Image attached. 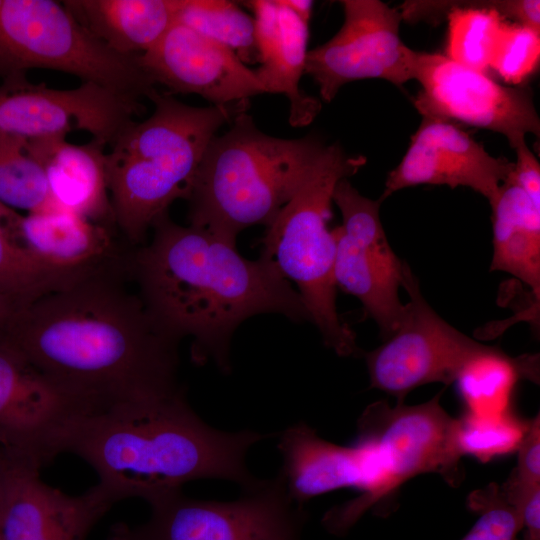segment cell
<instances>
[{"label":"cell","instance_id":"cell-1","mask_svg":"<svg viewBox=\"0 0 540 540\" xmlns=\"http://www.w3.org/2000/svg\"><path fill=\"white\" fill-rule=\"evenodd\" d=\"M117 265L17 309L3 338L90 410L172 395L179 341L117 280Z\"/></svg>","mask_w":540,"mask_h":540},{"label":"cell","instance_id":"cell-2","mask_svg":"<svg viewBox=\"0 0 540 540\" xmlns=\"http://www.w3.org/2000/svg\"><path fill=\"white\" fill-rule=\"evenodd\" d=\"M153 236L128 260L139 296L156 323L179 341L192 338V359L215 361L230 370V341L236 328L261 313L310 320L297 290L263 258L249 260L236 243L168 213Z\"/></svg>","mask_w":540,"mask_h":540},{"label":"cell","instance_id":"cell-3","mask_svg":"<svg viewBox=\"0 0 540 540\" xmlns=\"http://www.w3.org/2000/svg\"><path fill=\"white\" fill-rule=\"evenodd\" d=\"M264 438L252 430L211 427L179 390L79 413L64 428L58 449L87 462L117 502L141 498L148 503L194 480H227L249 488L259 479L246 457Z\"/></svg>","mask_w":540,"mask_h":540},{"label":"cell","instance_id":"cell-4","mask_svg":"<svg viewBox=\"0 0 540 540\" xmlns=\"http://www.w3.org/2000/svg\"><path fill=\"white\" fill-rule=\"evenodd\" d=\"M152 114L132 121L106 153L114 224L131 244H142L177 199H187L211 139L246 111V102L195 107L157 89Z\"/></svg>","mask_w":540,"mask_h":540},{"label":"cell","instance_id":"cell-5","mask_svg":"<svg viewBox=\"0 0 540 540\" xmlns=\"http://www.w3.org/2000/svg\"><path fill=\"white\" fill-rule=\"evenodd\" d=\"M208 144L189 195V225L236 243L253 225H268L325 158L314 136L282 139L260 131L243 111Z\"/></svg>","mask_w":540,"mask_h":540},{"label":"cell","instance_id":"cell-6","mask_svg":"<svg viewBox=\"0 0 540 540\" xmlns=\"http://www.w3.org/2000/svg\"><path fill=\"white\" fill-rule=\"evenodd\" d=\"M362 155H349L329 145L320 166L297 194L266 225L261 258L297 286L325 345L339 356L360 352L354 331L337 312L334 260L336 239L329 229L336 184L365 164Z\"/></svg>","mask_w":540,"mask_h":540},{"label":"cell","instance_id":"cell-7","mask_svg":"<svg viewBox=\"0 0 540 540\" xmlns=\"http://www.w3.org/2000/svg\"><path fill=\"white\" fill-rule=\"evenodd\" d=\"M139 56L114 52L93 37L65 5L53 0H0V76L25 78L49 69L139 100L156 85Z\"/></svg>","mask_w":540,"mask_h":540},{"label":"cell","instance_id":"cell-8","mask_svg":"<svg viewBox=\"0 0 540 540\" xmlns=\"http://www.w3.org/2000/svg\"><path fill=\"white\" fill-rule=\"evenodd\" d=\"M441 393L418 405L387 401L368 405L358 419V439L379 452L383 469L380 486L326 512L332 531L346 534L369 509L376 511L399 487L422 474H437L452 487L464 479L459 445V421L440 403Z\"/></svg>","mask_w":540,"mask_h":540},{"label":"cell","instance_id":"cell-9","mask_svg":"<svg viewBox=\"0 0 540 540\" xmlns=\"http://www.w3.org/2000/svg\"><path fill=\"white\" fill-rule=\"evenodd\" d=\"M242 491L232 501L168 493L148 502L146 522L117 523L108 540H302L308 514L292 500L280 472Z\"/></svg>","mask_w":540,"mask_h":540},{"label":"cell","instance_id":"cell-10","mask_svg":"<svg viewBox=\"0 0 540 540\" xmlns=\"http://www.w3.org/2000/svg\"><path fill=\"white\" fill-rule=\"evenodd\" d=\"M332 201L342 224L333 229L336 239V286L358 298L384 340L405 319L406 304L399 299L405 262L392 250L380 220V199L363 196L347 178L340 180Z\"/></svg>","mask_w":540,"mask_h":540},{"label":"cell","instance_id":"cell-11","mask_svg":"<svg viewBox=\"0 0 540 540\" xmlns=\"http://www.w3.org/2000/svg\"><path fill=\"white\" fill-rule=\"evenodd\" d=\"M402 287L409 296L404 321L382 345L365 354L370 387L395 396L397 403L419 386L455 382L465 363L485 347L431 308L406 262Z\"/></svg>","mask_w":540,"mask_h":540},{"label":"cell","instance_id":"cell-12","mask_svg":"<svg viewBox=\"0 0 540 540\" xmlns=\"http://www.w3.org/2000/svg\"><path fill=\"white\" fill-rule=\"evenodd\" d=\"M414 80L421 85L414 105L423 117L500 133L512 148L527 134L539 137L540 119L528 88L502 85L445 54L418 51Z\"/></svg>","mask_w":540,"mask_h":540},{"label":"cell","instance_id":"cell-13","mask_svg":"<svg viewBox=\"0 0 540 540\" xmlns=\"http://www.w3.org/2000/svg\"><path fill=\"white\" fill-rule=\"evenodd\" d=\"M344 22L327 42L308 51L305 73L330 102L342 86L362 79L395 85L414 80L417 51L400 38L402 15L378 0H343Z\"/></svg>","mask_w":540,"mask_h":540},{"label":"cell","instance_id":"cell-14","mask_svg":"<svg viewBox=\"0 0 540 540\" xmlns=\"http://www.w3.org/2000/svg\"><path fill=\"white\" fill-rule=\"evenodd\" d=\"M139 100L92 82L55 89L26 78L0 86V138L25 142L84 131L110 145L141 111Z\"/></svg>","mask_w":540,"mask_h":540},{"label":"cell","instance_id":"cell-15","mask_svg":"<svg viewBox=\"0 0 540 540\" xmlns=\"http://www.w3.org/2000/svg\"><path fill=\"white\" fill-rule=\"evenodd\" d=\"M89 411L0 335V454L41 469L67 423Z\"/></svg>","mask_w":540,"mask_h":540},{"label":"cell","instance_id":"cell-16","mask_svg":"<svg viewBox=\"0 0 540 540\" xmlns=\"http://www.w3.org/2000/svg\"><path fill=\"white\" fill-rule=\"evenodd\" d=\"M138 60L155 85L171 94L200 95L212 105L246 102L266 93L254 70L231 50L177 21Z\"/></svg>","mask_w":540,"mask_h":540},{"label":"cell","instance_id":"cell-17","mask_svg":"<svg viewBox=\"0 0 540 540\" xmlns=\"http://www.w3.org/2000/svg\"><path fill=\"white\" fill-rule=\"evenodd\" d=\"M514 162L486 151L457 124L423 120L399 164L389 172L381 201L396 191L421 184L468 187L491 201Z\"/></svg>","mask_w":540,"mask_h":540},{"label":"cell","instance_id":"cell-18","mask_svg":"<svg viewBox=\"0 0 540 540\" xmlns=\"http://www.w3.org/2000/svg\"><path fill=\"white\" fill-rule=\"evenodd\" d=\"M40 469L7 460L1 540H86L117 503L100 484L69 495L40 479Z\"/></svg>","mask_w":540,"mask_h":540},{"label":"cell","instance_id":"cell-19","mask_svg":"<svg viewBox=\"0 0 540 540\" xmlns=\"http://www.w3.org/2000/svg\"><path fill=\"white\" fill-rule=\"evenodd\" d=\"M278 449L283 458L279 472L299 505L342 488H357L362 495H370L382 481L379 452L365 440L338 445L318 436L306 423H298L279 435Z\"/></svg>","mask_w":540,"mask_h":540},{"label":"cell","instance_id":"cell-20","mask_svg":"<svg viewBox=\"0 0 540 540\" xmlns=\"http://www.w3.org/2000/svg\"><path fill=\"white\" fill-rule=\"evenodd\" d=\"M254 13L260 66L254 70L266 93H278L290 103L289 122L306 126L318 115L319 99L304 93L309 22L299 17L285 0L247 1Z\"/></svg>","mask_w":540,"mask_h":540},{"label":"cell","instance_id":"cell-21","mask_svg":"<svg viewBox=\"0 0 540 540\" xmlns=\"http://www.w3.org/2000/svg\"><path fill=\"white\" fill-rule=\"evenodd\" d=\"M105 147L94 139L72 144L66 137L26 142L28 152L44 170L56 206L109 227L114 217Z\"/></svg>","mask_w":540,"mask_h":540},{"label":"cell","instance_id":"cell-22","mask_svg":"<svg viewBox=\"0 0 540 540\" xmlns=\"http://www.w3.org/2000/svg\"><path fill=\"white\" fill-rule=\"evenodd\" d=\"M22 245L41 264L65 272H93L116 264L109 227L66 210L18 215Z\"/></svg>","mask_w":540,"mask_h":540},{"label":"cell","instance_id":"cell-23","mask_svg":"<svg viewBox=\"0 0 540 540\" xmlns=\"http://www.w3.org/2000/svg\"><path fill=\"white\" fill-rule=\"evenodd\" d=\"M76 20L116 53L139 56L176 22L178 0H65Z\"/></svg>","mask_w":540,"mask_h":540},{"label":"cell","instance_id":"cell-24","mask_svg":"<svg viewBox=\"0 0 540 540\" xmlns=\"http://www.w3.org/2000/svg\"><path fill=\"white\" fill-rule=\"evenodd\" d=\"M492 208L491 271L506 272L540 297V205L506 179L489 201Z\"/></svg>","mask_w":540,"mask_h":540},{"label":"cell","instance_id":"cell-25","mask_svg":"<svg viewBox=\"0 0 540 540\" xmlns=\"http://www.w3.org/2000/svg\"><path fill=\"white\" fill-rule=\"evenodd\" d=\"M448 13L445 56L465 67L487 73L504 17L518 24L538 28L539 0L452 2Z\"/></svg>","mask_w":540,"mask_h":540},{"label":"cell","instance_id":"cell-26","mask_svg":"<svg viewBox=\"0 0 540 540\" xmlns=\"http://www.w3.org/2000/svg\"><path fill=\"white\" fill-rule=\"evenodd\" d=\"M539 380L538 355L510 357L495 346H487L471 357L455 382L467 408L475 416H494L510 410L518 382Z\"/></svg>","mask_w":540,"mask_h":540},{"label":"cell","instance_id":"cell-27","mask_svg":"<svg viewBox=\"0 0 540 540\" xmlns=\"http://www.w3.org/2000/svg\"><path fill=\"white\" fill-rule=\"evenodd\" d=\"M18 215L0 203V292L19 307L97 272H65L41 264L19 240Z\"/></svg>","mask_w":540,"mask_h":540},{"label":"cell","instance_id":"cell-28","mask_svg":"<svg viewBox=\"0 0 540 540\" xmlns=\"http://www.w3.org/2000/svg\"><path fill=\"white\" fill-rule=\"evenodd\" d=\"M176 21L231 50L245 64L259 62L255 21L227 0H178Z\"/></svg>","mask_w":540,"mask_h":540},{"label":"cell","instance_id":"cell-29","mask_svg":"<svg viewBox=\"0 0 540 540\" xmlns=\"http://www.w3.org/2000/svg\"><path fill=\"white\" fill-rule=\"evenodd\" d=\"M0 203L28 213L61 210L51 198L41 164L23 140L0 138Z\"/></svg>","mask_w":540,"mask_h":540},{"label":"cell","instance_id":"cell-30","mask_svg":"<svg viewBox=\"0 0 540 540\" xmlns=\"http://www.w3.org/2000/svg\"><path fill=\"white\" fill-rule=\"evenodd\" d=\"M458 421L463 455H472L482 462L517 450L529 424L511 411L494 416L465 413Z\"/></svg>","mask_w":540,"mask_h":540},{"label":"cell","instance_id":"cell-31","mask_svg":"<svg viewBox=\"0 0 540 540\" xmlns=\"http://www.w3.org/2000/svg\"><path fill=\"white\" fill-rule=\"evenodd\" d=\"M540 57V32L518 23H504L490 69L508 85L519 86L537 68Z\"/></svg>","mask_w":540,"mask_h":540},{"label":"cell","instance_id":"cell-32","mask_svg":"<svg viewBox=\"0 0 540 540\" xmlns=\"http://www.w3.org/2000/svg\"><path fill=\"white\" fill-rule=\"evenodd\" d=\"M468 504L479 518L462 540H516L522 524L501 486L491 484L471 493Z\"/></svg>","mask_w":540,"mask_h":540},{"label":"cell","instance_id":"cell-33","mask_svg":"<svg viewBox=\"0 0 540 540\" xmlns=\"http://www.w3.org/2000/svg\"><path fill=\"white\" fill-rule=\"evenodd\" d=\"M517 466L504 483L513 489H526L540 484V417L529 421L517 449Z\"/></svg>","mask_w":540,"mask_h":540},{"label":"cell","instance_id":"cell-34","mask_svg":"<svg viewBox=\"0 0 540 540\" xmlns=\"http://www.w3.org/2000/svg\"><path fill=\"white\" fill-rule=\"evenodd\" d=\"M516 161L507 179L521 188L530 199L540 205V164L526 141L513 148Z\"/></svg>","mask_w":540,"mask_h":540},{"label":"cell","instance_id":"cell-35","mask_svg":"<svg viewBox=\"0 0 540 540\" xmlns=\"http://www.w3.org/2000/svg\"><path fill=\"white\" fill-rule=\"evenodd\" d=\"M18 308L11 298L0 292V335L5 332Z\"/></svg>","mask_w":540,"mask_h":540},{"label":"cell","instance_id":"cell-36","mask_svg":"<svg viewBox=\"0 0 540 540\" xmlns=\"http://www.w3.org/2000/svg\"><path fill=\"white\" fill-rule=\"evenodd\" d=\"M286 4L303 20L309 22L312 14L313 2L308 0H285Z\"/></svg>","mask_w":540,"mask_h":540},{"label":"cell","instance_id":"cell-37","mask_svg":"<svg viewBox=\"0 0 540 540\" xmlns=\"http://www.w3.org/2000/svg\"><path fill=\"white\" fill-rule=\"evenodd\" d=\"M6 473H7V460L0 454V540H1V521L2 511L5 496L6 486Z\"/></svg>","mask_w":540,"mask_h":540},{"label":"cell","instance_id":"cell-38","mask_svg":"<svg viewBox=\"0 0 540 540\" xmlns=\"http://www.w3.org/2000/svg\"><path fill=\"white\" fill-rule=\"evenodd\" d=\"M522 540H540V538H533V537H529V536L524 535Z\"/></svg>","mask_w":540,"mask_h":540}]
</instances>
